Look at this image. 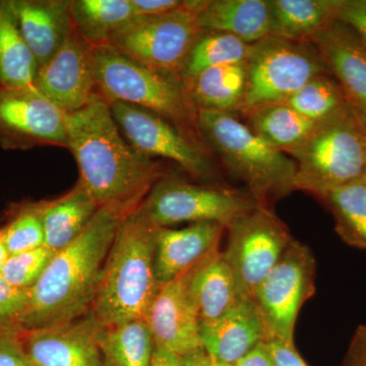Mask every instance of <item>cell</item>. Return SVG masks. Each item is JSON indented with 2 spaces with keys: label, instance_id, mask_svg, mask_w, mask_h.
Wrapping results in <instances>:
<instances>
[{
  "label": "cell",
  "instance_id": "1",
  "mask_svg": "<svg viewBox=\"0 0 366 366\" xmlns=\"http://www.w3.org/2000/svg\"><path fill=\"white\" fill-rule=\"evenodd\" d=\"M67 149L79 183L100 207L134 209L163 177L160 164L134 150L100 93L81 109L66 113Z\"/></svg>",
  "mask_w": 366,
  "mask_h": 366
},
{
  "label": "cell",
  "instance_id": "39",
  "mask_svg": "<svg viewBox=\"0 0 366 366\" xmlns=\"http://www.w3.org/2000/svg\"><path fill=\"white\" fill-rule=\"evenodd\" d=\"M342 366H366V325L354 332Z\"/></svg>",
  "mask_w": 366,
  "mask_h": 366
},
{
  "label": "cell",
  "instance_id": "32",
  "mask_svg": "<svg viewBox=\"0 0 366 366\" xmlns=\"http://www.w3.org/2000/svg\"><path fill=\"white\" fill-rule=\"evenodd\" d=\"M285 103L314 124L333 117L349 106L338 81L330 74L315 76Z\"/></svg>",
  "mask_w": 366,
  "mask_h": 366
},
{
  "label": "cell",
  "instance_id": "46",
  "mask_svg": "<svg viewBox=\"0 0 366 366\" xmlns=\"http://www.w3.org/2000/svg\"><path fill=\"white\" fill-rule=\"evenodd\" d=\"M100 366H112V363L109 362V361H107L105 360V358H103L102 362H101Z\"/></svg>",
  "mask_w": 366,
  "mask_h": 366
},
{
  "label": "cell",
  "instance_id": "18",
  "mask_svg": "<svg viewBox=\"0 0 366 366\" xmlns=\"http://www.w3.org/2000/svg\"><path fill=\"white\" fill-rule=\"evenodd\" d=\"M202 347L212 360L237 365L267 341L264 320L254 298H240L220 319L202 325Z\"/></svg>",
  "mask_w": 366,
  "mask_h": 366
},
{
  "label": "cell",
  "instance_id": "11",
  "mask_svg": "<svg viewBox=\"0 0 366 366\" xmlns=\"http://www.w3.org/2000/svg\"><path fill=\"white\" fill-rule=\"evenodd\" d=\"M110 107L122 136L142 155L173 161L194 177L215 175L209 148L199 137L137 106L112 102Z\"/></svg>",
  "mask_w": 366,
  "mask_h": 366
},
{
  "label": "cell",
  "instance_id": "35",
  "mask_svg": "<svg viewBox=\"0 0 366 366\" xmlns=\"http://www.w3.org/2000/svg\"><path fill=\"white\" fill-rule=\"evenodd\" d=\"M30 300V289L11 285L0 274V327H16Z\"/></svg>",
  "mask_w": 366,
  "mask_h": 366
},
{
  "label": "cell",
  "instance_id": "22",
  "mask_svg": "<svg viewBox=\"0 0 366 366\" xmlns=\"http://www.w3.org/2000/svg\"><path fill=\"white\" fill-rule=\"evenodd\" d=\"M39 204L44 247L54 252L74 242L101 208L79 182L66 196Z\"/></svg>",
  "mask_w": 366,
  "mask_h": 366
},
{
  "label": "cell",
  "instance_id": "33",
  "mask_svg": "<svg viewBox=\"0 0 366 366\" xmlns=\"http://www.w3.org/2000/svg\"><path fill=\"white\" fill-rule=\"evenodd\" d=\"M0 237L9 255L30 252L44 245V229L40 204L24 209L6 227L0 231Z\"/></svg>",
  "mask_w": 366,
  "mask_h": 366
},
{
  "label": "cell",
  "instance_id": "7",
  "mask_svg": "<svg viewBox=\"0 0 366 366\" xmlns=\"http://www.w3.org/2000/svg\"><path fill=\"white\" fill-rule=\"evenodd\" d=\"M242 117L254 108L285 102L315 76L330 74L312 42L269 35L250 44Z\"/></svg>",
  "mask_w": 366,
  "mask_h": 366
},
{
  "label": "cell",
  "instance_id": "3",
  "mask_svg": "<svg viewBox=\"0 0 366 366\" xmlns=\"http://www.w3.org/2000/svg\"><path fill=\"white\" fill-rule=\"evenodd\" d=\"M139 204L120 223L101 272L92 312L104 327L147 319L160 288L154 268L158 227Z\"/></svg>",
  "mask_w": 366,
  "mask_h": 366
},
{
  "label": "cell",
  "instance_id": "21",
  "mask_svg": "<svg viewBox=\"0 0 366 366\" xmlns=\"http://www.w3.org/2000/svg\"><path fill=\"white\" fill-rule=\"evenodd\" d=\"M202 32H222L254 44L271 35L269 0H204L197 13Z\"/></svg>",
  "mask_w": 366,
  "mask_h": 366
},
{
  "label": "cell",
  "instance_id": "44",
  "mask_svg": "<svg viewBox=\"0 0 366 366\" xmlns=\"http://www.w3.org/2000/svg\"><path fill=\"white\" fill-rule=\"evenodd\" d=\"M9 257L11 255L9 254V250L6 249V245L0 237V273H1L2 269H4V264H6Z\"/></svg>",
  "mask_w": 366,
  "mask_h": 366
},
{
  "label": "cell",
  "instance_id": "15",
  "mask_svg": "<svg viewBox=\"0 0 366 366\" xmlns=\"http://www.w3.org/2000/svg\"><path fill=\"white\" fill-rule=\"evenodd\" d=\"M196 267L161 285L147 315L155 347L178 356L203 348L201 322L192 293Z\"/></svg>",
  "mask_w": 366,
  "mask_h": 366
},
{
  "label": "cell",
  "instance_id": "38",
  "mask_svg": "<svg viewBox=\"0 0 366 366\" xmlns=\"http://www.w3.org/2000/svg\"><path fill=\"white\" fill-rule=\"evenodd\" d=\"M274 366H308L296 350L295 343L279 340L266 341Z\"/></svg>",
  "mask_w": 366,
  "mask_h": 366
},
{
  "label": "cell",
  "instance_id": "8",
  "mask_svg": "<svg viewBox=\"0 0 366 366\" xmlns=\"http://www.w3.org/2000/svg\"><path fill=\"white\" fill-rule=\"evenodd\" d=\"M204 0H187L170 13L136 16L113 35L108 46L142 66L179 76L199 34L197 13Z\"/></svg>",
  "mask_w": 366,
  "mask_h": 366
},
{
  "label": "cell",
  "instance_id": "28",
  "mask_svg": "<svg viewBox=\"0 0 366 366\" xmlns=\"http://www.w3.org/2000/svg\"><path fill=\"white\" fill-rule=\"evenodd\" d=\"M71 14L76 32L94 47L107 45L136 16L132 0H74Z\"/></svg>",
  "mask_w": 366,
  "mask_h": 366
},
{
  "label": "cell",
  "instance_id": "25",
  "mask_svg": "<svg viewBox=\"0 0 366 366\" xmlns=\"http://www.w3.org/2000/svg\"><path fill=\"white\" fill-rule=\"evenodd\" d=\"M247 69L244 64L211 67L187 84L197 109L242 115L247 94Z\"/></svg>",
  "mask_w": 366,
  "mask_h": 366
},
{
  "label": "cell",
  "instance_id": "31",
  "mask_svg": "<svg viewBox=\"0 0 366 366\" xmlns=\"http://www.w3.org/2000/svg\"><path fill=\"white\" fill-rule=\"evenodd\" d=\"M249 44L222 32H202L185 59L180 78L185 85L206 69L224 64H244Z\"/></svg>",
  "mask_w": 366,
  "mask_h": 366
},
{
  "label": "cell",
  "instance_id": "29",
  "mask_svg": "<svg viewBox=\"0 0 366 366\" xmlns=\"http://www.w3.org/2000/svg\"><path fill=\"white\" fill-rule=\"evenodd\" d=\"M99 344L103 358L112 366H151L155 351L153 335L146 319L103 327Z\"/></svg>",
  "mask_w": 366,
  "mask_h": 366
},
{
  "label": "cell",
  "instance_id": "23",
  "mask_svg": "<svg viewBox=\"0 0 366 366\" xmlns=\"http://www.w3.org/2000/svg\"><path fill=\"white\" fill-rule=\"evenodd\" d=\"M192 293L201 326L220 319L242 298L223 252L218 250L197 264Z\"/></svg>",
  "mask_w": 366,
  "mask_h": 366
},
{
  "label": "cell",
  "instance_id": "40",
  "mask_svg": "<svg viewBox=\"0 0 366 366\" xmlns=\"http://www.w3.org/2000/svg\"><path fill=\"white\" fill-rule=\"evenodd\" d=\"M180 0H132L136 16H157L170 13L182 6Z\"/></svg>",
  "mask_w": 366,
  "mask_h": 366
},
{
  "label": "cell",
  "instance_id": "5",
  "mask_svg": "<svg viewBox=\"0 0 366 366\" xmlns=\"http://www.w3.org/2000/svg\"><path fill=\"white\" fill-rule=\"evenodd\" d=\"M289 157L296 164L295 190L322 199L366 175V125L349 106L315 124Z\"/></svg>",
  "mask_w": 366,
  "mask_h": 366
},
{
  "label": "cell",
  "instance_id": "36",
  "mask_svg": "<svg viewBox=\"0 0 366 366\" xmlns=\"http://www.w3.org/2000/svg\"><path fill=\"white\" fill-rule=\"evenodd\" d=\"M29 361L23 343V331L0 327V366H18Z\"/></svg>",
  "mask_w": 366,
  "mask_h": 366
},
{
  "label": "cell",
  "instance_id": "6",
  "mask_svg": "<svg viewBox=\"0 0 366 366\" xmlns=\"http://www.w3.org/2000/svg\"><path fill=\"white\" fill-rule=\"evenodd\" d=\"M94 64L98 92L108 102L149 110L202 139L199 109L180 76L142 66L108 45L94 48Z\"/></svg>",
  "mask_w": 366,
  "mask_h": 366
},
{
  "label": "cell",
  "instance_id": "12",
  "mask_svg": "<svg viewBox=\"0 0 366 366\" xmlns=\"http://www.w3.org/2000/svg\"><path fill=\"white\" fill-rule=\"evenodd\" d=\"M223 252L242 298H252L255 289L274 268L293 239L283 221L269 209L257 206L227 229Z\"/></svg>",
  "mask_w": 366,
  "mask_h": 366
},
{
  "label": "cell",
  "instance_id": "2",
  "mask_svg": "<svg viewBox=\"0 0 366 366\" xmlns=\"http://www.w3.org/2000/svg\"><path fill=\"white\" fill-rule=\"evenodd\" d=\"M132 209L108 206L98 209L81 235L54 254L30 288V300L16 329L26 332L57 326L91 312L117 229Z\"/></svg>",
  "mask_w": 366,
  "mask_h": 366
},
{
  "label": "cell",
  "instance_id": "30",
  "mask_svg": "<svg viewBox=\"0 0 366 366\" xmlns=\"http://www.w3.org/2000/svg\"><path fill=\"white\" fill-rule=\"evenodd\" d=\"M322 201L333 214L341 239L349 247L366 250V175L332 190Z\"/></svg>",
  "mask_w": 366,
  "mask_h": 366
},
{
  "label": "cell",
  "instance_id": "27",
  "mask_svg": "<svg viewBox=\"0 0 366 366\" xmlns=\"http://www.w3.org/2000/svg\"><path fill=\"white\" fill-rule=\"evenodd\" d=\"M243 117L255 134L287 155L307 139L315 124L285 102L254 108Z\"/></svg>",
  "mask_w": 366,
  "mask_h": 366
},
{
  "label": "cell",
  "instance_id": "37",
  "mask_svg": "<svg viewBox=\"0 0 366 366\" xmlns=\"http://www.w3.org/2000/svg\"><path fill=\"white\" fill-rule=\"evenodd\" d=\"M338 21L351 29L366 47V0H342Z\"/></svg>",
  "mask_w": 366,
  "mask_h": 366
},
{
  "label": "cell",
  "instance_id": "13",
  "mask_svg": "<svg viewBox=\"0 0 366 366\" xmlns=\"http://www.w3.org/2000/svg\"><path fill=\"white\" fill-rule=\"evenodd\" d=\"M42 146L67 148L66 113L37 88L0 86V147L29 150Z\"/></svg>",
  "mask_w": 366,
  "mask_h": 366
},
{
  "label": "cell",
  "instance_id": "17",
  "mask_svg": "<svg viewBox=\"0 0 366 366\" xmlns=\"http://www.w3.org/2000/svg\"><path fill=\"white\" fill-rule=\"evenodd\" d=\"M310 42L340 85L349 107L366 125V47L351 29L334 21Z\"/></svg>",
  "mask_w": 366,
  "mask_h": 366
},
{
  "label": "cell",
  "instance_id": "43",
  "mask_svg": "<svg viewBox=\"0 0 366 366\" xmlns=\"http://www.w3.org/2000/svg\"><path fill=\"white\" fill-rule=\"evenodd\" d=\"M151 366H180V356L155 347Z\"/></svg>",
  "mask_w": 366,
  "mask_h": 366
},
{
  "label": "cell",
  "instance_id": "9",
  "mask_svg": "<svg viewBox=\"0 0 366 366\" xmlns=\"http://www.w3.org/2000/svg\"><path fill=\"white\" fill-rule=\"evenodd\" d=\"M139 206L157 227L168 228L184 222H213L227 230L237 219L259 204L249 194L229 187L161 178Z\"/></svg>",
  "mask_w": 366,
  "mask_h": 366
},
{
  "label": "cell",
  "instance_id": "4",
  "mask_svg": "<svg viewBox=\"0 0 366 366\" xmlns=\"http://www.w3.org/2000/svg\"><path fill=\"white\" fill-rule=\"evenodd\" d=\"M197 129L209 150L259 206L295 192V160L266 143L238 115L199 109Z\"/></svg>",
  "mask_w": 366,
  "mask_h": 366
},
{
  "label": "cell",
  "instance_id": "20",
  "mask_svg": "<svg viewBox=\"0 0 366 366\" xmlns=\"http://www.w3.org/2000/svg\"><path fill=\"white\" fill-rule=\"evenodd\" d=\"M38 69L55 54L74 29L69 0H9Z\"/></svg>",
  "mask_w": 366,
  "mask_h": 366
},
{
  "label": "cell",
  "instance_id": "26",
  "mask_svg": "<svg viewBox=\"0 0 366 366\" xmlns=\"http://www.w3.org/2000/svg\"><path fill=\"white\" fill-rule=\"evenodd\" d=\"M38 64L26 44L9 0H0V86L36 88Z\"/></svg>",
  "mask_w": 366,
  "mask_h": 366
},
{
  "label": "cell",
  "instance_id": "10",
  "mask_svg": "<svg viewBox=\"0 0 366 366\" xmlns=\"http://www.w3.org/2000/svg\"><path fill=\"white\" fill-rule=\"evenodd\" d=\"M315 278L314 254L293 238L252 296L264 320L267 341L295 343L296 320L303 305L315 295Z\"/></svg>",
  "mask_w": 366,
  "mask_h": 366
},
{
  "label": "cell",
  "instance_id": "19",
  "mask_svg": "<svg viewBox=\"0 0 366 366\" xmlns=\"http://www.w3.org/2000/svg\"><path fill=\"white\" fill-rule=\"evenodd\" d=\"M226 228L213 222L194 223L182 229L158 227L154 268L159 285L168 283L220 250Z\"/></svg>",
  "mask_w": 366,
  "mask_h": 366
},
{
  "label": "cell",
  "instance_id": "14",
  "mask_svg": "<svg viewBox=\"0 0 366 366\" xmlns=\"http://www.w3.org/2000/svg\"><path fill=\"white\" fill-rule=\"evenodd\" d=\"M94 48L74 26L59 51L38 69L36 88L62 112L81 109L99 93Z\"/></svg>",
  "mask_w": 366,
  "mask_h": 366
},
{
  "label": "cell",
  "instance_id": "24",
  "mask_svg": "<svg viewBox=\"0 0 366 366\" xmlns=\"http://www.w3.org/2000/svg\"><path fill=\"white\" fill-rule=\"evenodd\" d=\"M271 35L310 42L338 20L342 0H269Z\"/></svg>",
  "mask_w": 366,
  "mask_h": 366
},
{
  "label": "cell",
  "instance_id": "45",
  "mask_svg": "<svg viewBox=\"0 0 366 366\" xmlns=\"http://www.w3.org/2000/svg\"><path fill=\"white\" fill-rule=\"evenodd\" d=\"M213 361V366H236L232 365H226V363L217 362V361Z\"/></svg>",
  "mask_w": 366,
  "mask_h": 366
},
{
  "label": "cell",
  "instance_id": "34",
  "mask_svg": "<svg viewBox=\"0 0 366 366\" xmlns=\"http://www.w3.org/2000/svg\"><path fill=\"white\" fill-rule=\"evenodd\" d=\"M55 254L56 252L43 245L30 252L11 255L0 274L11 285L32 288Z\"/></svg>",
  "mask_w": 366,
  "mask_h": 366
},
{
  "label": "cell",
  "instance_id": "41",
  "mask_svg": "<svg viewBox=\"0 0 366 366\" xmlns=\"http://www.w3.org/2000/svg\"><path fill=\"white\" fill-rule=\"evenodd\" d=\"M236 366H274L266 342H262L247 356L238 361Z\"/></svg>",
  "mask_w": 366,
  "mask_h": 366
},
{
  "label": "cell",
  "instance_id": "42",
  "mask_svg": "<svg viewBox=\"0 0 366 366\" xmlns=\"http://www.w3.org/2000/svg\"><path fill=\"white\" fill-rule=\"evenodd\" d=\"M180 366H213V361L203 348L180 356Z\"/></svg>",
  "mask_w": 366,
  "mask_h": 366
},
{
  "label": "cell",
  "instance_id": "16",
  "mask_svg": "<svg viewBox=\"0 0 366 366\" xmlns=\"http://www.w3.org/2000/svg\"><path fill=\"white\" fill-rule=\"evenodd\" d=\"M103 327L91 310L66 324L23 331L24 349L36 366H100Z\"/></svg>",
  "mask_w": 366,
  "mask_h": 366
},
{
  "label": "cell",
  "instance_id": "47",
  "mask_svg": "<svg viewBox=\"0 0 366 366\" xmlns=\"http://www.w3.org/2000/svg\"><path fill=\"white\" fill-rule=\"evenodd\" d=\"M18 366H36V365H34L32 362H30V361H26V362L21 363V365H19Z\"/></svg>",
  "mask_w": 366,
  "mask_h": 366
}]
</instances>
